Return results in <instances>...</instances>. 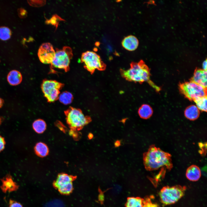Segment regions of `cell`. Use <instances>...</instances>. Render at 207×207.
Returning <instances> with one entry per match:
<instances>
[{
  "mask_svg": "<svg viewBox=\"0 0 207 207\" xmlns=\"http://www.w3.org/2000/svg\"><path fill=\"white\" fill-rule=\"evenodd\" d=\"M2 185L1 188L4 193L16 191L18 189V186L12 180L9 176H7L2 180Z\"/></svg>",
  "mask_w": 207,
  "mask_h": 207,
  "instance_id": "cell-14",
  "label": "cell"
},
{
  "mask_svg": "<svg viewBox=\"0 0 207 207\" xmlns=\"http://www.w3.org/2000/svg\"><path fill=\"white\" fill-rule=\"evenodd\" d=\"M58 99L62 103L67 105L71 103L73 99V96L69 92H64L60 94Z\"/></svg>",
  "mask_w": 207,
  "mask_h": 207,
  "instance_id": "cell-22",
  "label": "cell"
},
{
  "mask_svg": "<svg viewBox=\"0 0 207 207\" xmlns=\"http://www.w3.org/2000/svg\"><path fill=\"white\" fill-rule=\"evenodd\" d=\"M62 84L56 80H45L43 81L41 89L44 96L49 102H53L58 99Z\"/></svg>",
  "mask_w": 207,
  "mask_h": 207,
  "instance_id": "cell-8",
  "label": "cell"
},
{
  "mask_svg": "<svg viewBox=\"0 0 207 207\" xmlns=\"http://www.w3.org/2000/svg\"><path fill=\"white\" fill-rule=\"evenodd\" d=\"M93 136V135H92V134H90L88 135L89 138V139H92V138Z\"/></svg>",
  "mask_w": 207,
  "mask_h": 207,
  "instance_id": "cell-31",
  "label": "cell"
},
{
  "mask_svg": "<svg viewBox=\"0 0 207 207\" xmlns=\"http://www.w3.org/2000/svg\"><path fill=\"white\" fill-rule=\"evenodd\" d=\"M34 150L36 154L41 157L46 156L49 153L48 147L42 142H39L36 144L34 147Z\"/></svg>",
  "mask_w": 207,
  "mask_h": 207,
  "instance_id": "cell-18",
  "label": "cell"
},
{
  "mask_svg": "<svg viewBox=\"0 0 207 207\" xmlns=\"http://www.w3.org/2000/svg\"><path fill=\"white\" fill-rule=\"evenodd\" d=\"M207 74V71L197 70L194 73L192 81L206 88Z\"/></svg>",
  "mask_w": 207,
  "mask_h": 207,
  "instance_id": "cell-11",
  "label": "cell"
},
{
  "mask_svg": "<svg viewBox=\"0 0 207 207\" xmlns=\"http://www.w3.org/2000/svg\"><path fill=\"white\" fill-rule=\"evenodd\" d=\"M196 103V106L199 109L203 111L207 110V97L206 96L198 97L194 100Z\"/></svg>",
  "mask_w": 207,
  "mask_h": 207,
  "instance_id": "cell-21",
  "label": "cell"
},
{
  "mask_svg": "<svg viewBox=\"0 0 207 207\" xmlns=\"http://www.w3.org/2000/svg\"><path fill=\"white\" fill-rule=\"evenodd\" d=\"M3 99L0 98V108H1L3 105Z\"/></svg>",
  "mask_w": 207,
  "mask_h": 207,
  "instance_id": "cell-30",
  "label": "cell"
},
{
  "mask_svg": "<svg viewBox=\"0 0 207 207\" xmlns=\"http://www.w3.org/2000/svg\"><path fill=\"white\" fill-rule=\"evenodd\" d=\"M202 69L203 70L207 71V62L206 60H204L202 63Z\"/></svg>",
  "mask_w": 207,
  "mask_h": 207,
  "instance_id": "cell-28",
  "label": "cell"
},
{
  "mask_svg": "<svg viewBox=\"0 0 207 207\" xmlns=\"http://www.w3.org/2000/svg\"><path fill=\"white\" fill-rule=\"evenodd\" d=\"M73 55L72 50L69 47L64 46L60 49H56L54 58L50 64L51 67L68 71Z\"/></svg>",
  "mask_w": 207,
  "mask_h": 207,
  "instance_id": "cell-4",
  "label": "cell"
},
{
  "mask_svg": "<svg viewBox=\"0 0 207 207\" xmlns=\"http://www.w3.org/2000/svg\"><path fill=\"white\" fill-rule=\"evenodd\" d=\"M114 145L116 147H118L120 145V142L119 140L116 141L114 143Z\"/></svg>",
  "mask_w": 207,
  "mask_h": 207,
  "instance_id": "cell-29",
  "label": "cell"
},
{
  "mask_svg": "<svg viewBox=\"0 0 207 207\" xmlns=\"http://www.w3.org/2000/svg\"><path fill=\"white\" fill-rule=\"evenodd\" d=\"M122 46L126 49L129 51L136 50L139 45L138 39L132 35H129L125 37L122 42Z\"/></svg>",
  "mask_w": 207,
  "mask_h": 207,
  "instance_id": "cell-10",
  "label": "cell"
},
{
  "mask_svg": "<svg viewBox=\"0 0 207 207\" xmlns=\"http://www.w3.org/2000/svg\"><path fill=\"white\" fill-rule=\"evenodd\" d=\"M76 177L66 174H60L58 175L56 180L53 182V185L55 189H57L62 185L72 182L76 179Z\"/></svg>",
  "mask_w": 207,
  "mask_h": 207,
  "instance_id": "cell-12",
  "label": "cell"
},
{
  "mask_svg": "<svg viewBox=\"0 0 207 207\" xmlns=\"http://www.w3.org/2000/svg\"><path fill=\"white\" fill-rule=\"evenodd\" d=\"M81 61L83 63L85 68L91 74L96 70L103 71L106 68V64L102 61L100 56L92 51H88L83 53Z\"/></svg>",
  "mask_w": 207,
  "mask_h": 207,
  "instance_id": "cell-5",
  "label": "cell"
},
{
  "mask_svg": "<svg viewBox=\"0 0 207 207\" xmlns=\"http://www.w3.org/2000/svg\"><path fill=\"white\" fill-rule=\"evenodd\" d=\"M126 207H144L143 200L139 198H129L127 199Z\"/></svg>",
  "mask_w": 207,
  "mask_h": 207,
  "instance_id": "cell-19",
  "label": "cell"
},
{
  "mask_svg": "<svg viewBox=\"0 0 207 207\" xmlns=\"http://www.w3.org/2000/svg\"><path fill=\"white\" fill-rule=\"evenodd\" d=\"M55 51L49 43H44L40 47L38 55L40 61L45 64H51L55 56Z\"/></svg>",
  "mask_w": 207,
  "mask_h": 207,
  "instance_id": "cell-9",
  "label": "cell"
},
{
  "mask_svg": "<svg viewBox=\"0 0 207 207\" xmlns=\"http://www.w3.org/2000/svg\"><path fill=\"white\" fill-rule=\"evenodd\" d=\"M186 189L180 185L163 187L159 192L161 202L165 205L175 203L184 195Z\"/></svg>",
  "mask_w": 207,
  "mask_h": 207,
  "instance_id": "cell-3",
  "label": "cell"
},
{
  "mask_svg": "<svg viewBox=\"0 0 207 207\" xmlns=\"http://www.w3.org/2000/svg\"><path fill=\"white\" fill-rule=\"evenodd\" d=\"M67 122L72 128L80 129L91 121L89 117L85 116L80 110L71 108L65 112Z\"/></svg>",
  "mask_w": 207,
  "mask_h": 207,
  "instance_id": "cell-6",
  "label": "cell"
},
{
  "mask_svg": "<svg viewBox=\"0 0 207 207\" xmlns=\"http://www.w3.org/2000/svg\"><path fill=\"white\" fill-rule=\"evenodd\" d=\"M138 112L141 118L146 119L149 118L152 116L153 110L149 105L144 104L142 105L139 108Z\"/></svg>",
  "mask_w": 207,
  "mask_h": 207,
  "instance_id": "cell-17",
  "label": "cell"
},
{
  "mask_svg": "<svg viewBox=\"0 0 207 207\" xmlns=\"http://www.w3.org/2000/svg\"><path fill=\"white\" fill-rule=\"evenodd\" d=\"M7 80L9 83L13 86L17 85L20 84L22 80V76L19 71L14 70L10 71L7 77Z\"/></svg>",
  "mask_w": 207,
  "mask_h": 207,
  "instance_id": "cell-15",
  "label": "cell"
},
{
  "mask_svg": "<svg viewBox=\"0 0 207 207\" xmlns=\"http://www.w3.org/2000/svg\"><path fill=\"white\" fill-rule=\"evenodd\" d=\"M179 87L182 93L191 100L206 96V88L192 81L181 84Z\"/></svg>",
  "mask_w": 207,
  "mask_h": 207,
  "instance_id": "cell-7",
  "label": "cell"
},
{
  "mask_svg": "<svg viewBox=\"0 0 207 207\" xmlns=\"http://www.w3.org/2000/svg\"><path fill=\"white\" fill-rule=\"evenodd\" d=\"M120 72L122 77L129 81L140 83L149 81V70L142 60L132 62L129 69L126 70L120 69Z\"/></svg>",
  "mask_w": 207,
  "mask_h": 207,
  "instance_id": "cell-2",
  "label": "cell"
},
{
  "mask_svg": "<svg viewBox=\"0 0 207 207\" xmlns=\"http://www.w3.org/2000/svg\"><path fill=\"white\" fill-rule=\"evenodd\" d=\"M62 20V19L60 17L56 15H55L50 20L46 21V23L54 25L56 24L57 25L59 22Z\"/></svg>",
  "mask_w": 207,
  "mask_h": 207,
  "instance_id": "cell-25",
  "label": "cell"
},
{
  "mask_svg": "<svg viewBox=\"0 0 207 207\" xmlns=\"http://www.w3.org/2000/svg\"><path fill=\"white\" fill-rule=\"evenodd\" d=\"M12 34L11 30L8 27L3 26L0 27V39L6 41L9 39Z\"/></svg>",
  "mask_w": 207,
  "mask_h": 207,
  "instance_id": "cell-24",
  "label": "cell"
},
{
  "mask_svg": "<svg viewBox=\"0 0 207 207\" xmlns=\"http://www.w3.org/2000/svg\"><path fill=\"white\" fill-rule=\"evenodd\" d=\"M185 117L188 119L194 120L197 119L200 114V111L196 106L191 105L187 107L184 112Z\"/></svg>",
  "mask_w": 207,
  "mask_h": 207,
  "instance_id": "cell-16",
  "label": "cell"
},
{
  "mask_svg": "<svg viewBox=\"0 0 207 207\" xmlns=\"http://www.w3.org/2000/svg\"><path fill=\"white\" fill-rule=\"evenodd\" d=\"M32 127L34 131L38 133H41L45 130L46 124L45 122L41 119L35 120L33 123Z\"/></svg>",
  "mask_w": 207,
  "mask_h": 207,
  "instance_id": "cell-20",
  "label": "cell"
},
{
  "mask_svg": "<svg viewBox=\"0 0 207 207\" xmlns=\"http://www.w3.org/2000/svg\"><path fill=\"white\" fill-rule=\"evenodd\" d=\"M57 189L62 194L69 195L72 192L73 189L72 182H71L62 185Z\"/></svg>",
  "mask_w": 207,
  "mask_h": 207,
  "instance_id": "cell-23",
  "label": "cell"
},
{
  "mask_svg": "<svg viewBox=\"0 0 207 207\" xmlns=\"http://www.w3.org/2000/svg\"><path fill=\"white\" fill-rule=\"evenodd\" d=\"M5 144L4 138L0 135V152L4 149Z\"/></svg>",
  "mask_w": 207,
  "mask_h": 207,
  "instance_id": "cell-27",
  "label": "cell"
},
{
  "mask_svg": "<svg viewBox=\"0 0 207 207\" xmlns=\"http://www.w3.org/2000/svg\"><path fill=\"white\" fill-rule=\"evenodd\" d=\"M1 118L0 117V124H1Z\"/></svg>",
  "mask_w": 207,
  "mask_h": 207,
  "instance_id": "cell-32",
  "label": "cell"
},
{
  "mask_svg": "<svg viewBox=\"0 0 207 207\" xmlns=\"http://www.w3.org/2000/svg\"><path fill=\"white\" fill-rule=\"evenodd\" d=\"M171 155L154 145L150 146L147 151L143 154V160L145 168L151 171L159 168L165 167L168 170L172 168Z\"/></svg>",
  "mask_w": 207,
  "mask_h": 207,
  "instance_id": "cell-1",
  "label": "cell"
},
{
  "mask_svg": "<svg viewBox=\"0 0 207 207\" xmlns=\"http://www.w3.org/2000/svg\"><path fill=\"white\" fill-rule=\"evenodd\" d=\"M186 176L187 178L190 181H197L200 179L201 176L200 169L196 165H191L187 168Z\"/></svg>",
  "mask_w": 207,
  "mask_h": 207,
  "instance_id": "cell-13",
  "label": "cell"
},
{
  "mask_svg": "<svg viewBox=\"0 0 207 207\" xmlns=\"http://www.w3.org/2000/svg\"><path fill=\"white\" fill-rule=\"evenodd\" d=\"M9 207H23V206L20 203L10 200L9 201Z\"/></svg>",
  "mask_w": 207,
  "mask_h": 207,
  "instance_id": "cell-26",
  "label": "cell"
}]
</instances>
